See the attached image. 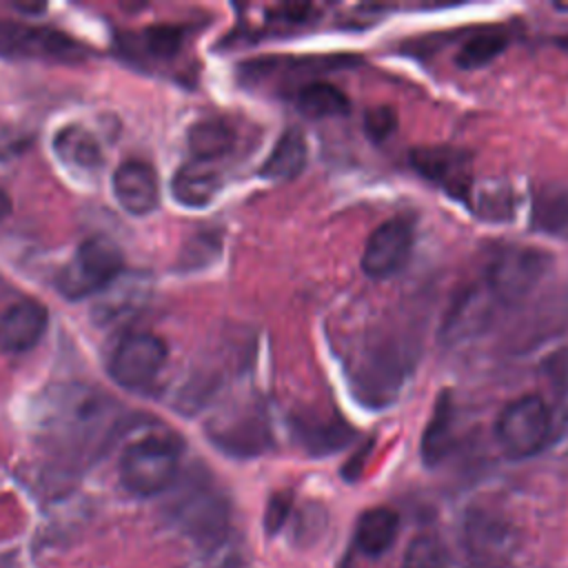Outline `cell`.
Here are the masks:
<instances>
[{
  "mask_svg": "<svg viewBox=\"0 0 568 568\" xmlns=\"http://www.w3.org/2000/svg\"><path fill=\"white\" fill-rule=\"evenodd\" d=\"M397 528H399V517L393 508H386V506L368 508L357 519L355 546L364 555L377 557L390 548V544L395 541Z\"/></svg>",
  "mask_w": 568,
  "mask_h": 568,
  "instance_id": "obj_19",
  "label": "cell"
},
{
  "mask_svg": "<svg viewBox=\"0 0 568 568\" xmlns=\"http://www.w3.org/2000/svg\"><path fill=\"white\" fill-rule=\"evenodd\" d=\"M368 448H371V444L366 446V450L362 448L346 466H344V477H348V479H355L357 475H359V470H362V459L366 457V453H368Z\"/></svg>",
  "mask_w": 568,
  "mask_h": 568,
  "instance_id": "obj_31",
  "label": "cell"
},
{
  "mask_svg": "<svg viewBox=\"0 0 568 568\" xmlns=\"http://www.w3.org/2000/svg\"><path fill=\"white\" fill-rule=\"evenodd\" d=\"M466 535H468V544L473 541L475 548H481V550H504L506 544H508V528L504 521L499 519H493L490 515H473L468 517V524H466Z\"/></svg>",
  "mask_w": 568,
  "mask_h": 568,
  "instance_id": "obj_26",
  "label": "cell"
},
{
  "mask_svg": "<svg viewBox=\"0 0 568 568\" xmlns=\"http://www.w3.org/2000/svg\"><path fill=\"white\" fill-rule=\"evenodd\" d=\"M364 129L368 138L382 142L397 129V113L390 106H373L364 113Z\"/></svg>",
  "mask_w": 568,
  "mask_h": 568,
  "instance_id": "obj_28",
  "label": "cell"
},
{
  "mask_svg": "<svg viewBox=\"0 0 568 568\" xmlns=\"http://www.w3.org/2000/svg\"><path fill=\"white\" fill-rule=\"evenodd\" d=\"M169 357L166 342L149 331L129 333L109 359L111 379L126 390L149 388Z\"/></svg>",
  "mask_w": 568,
  "mask_h": 568,
  "instance_id": "obj_7",
  "label": "cell"
},
{
  "mask_svg": "<svg viewBox=\"0 0 568 568\" xmlns=\"http://www.w3.org/2000/svg\"><path fill=\"white\" fill-rule=\"evenodd\" d=\"M495 304L497 302L484 282L464 288L455 297V302L450 304V308L444 317L442 339L448 344H455L459 339H466V337L484 331L493 315Z\"/></svg>",
  "mask_w": 568,
  "mask_h": 568,
  "instance_id": "obj_13",
  "label": "cell"
},
{
  "mask_svg": "<svg viewBox=\"0 0 568 568\" xmlns=\"http://www.w3.org/2000/svg\"><path fill=\"white\" fill-rule=\"evenodd\" d=\"M182 442L171 433H151L129 444L120 457V481L138 497H153L178 479Z\"/></svg>",
  "mask_w": 568,
  "mask_h": 568,
  "instance_id": "obj_2",
  "label": "cell"
},
{
  "mask_svg": "<svg viewBox=\"0 0 568 568\" xmlns=\"http://www.w3.org/2000/svg\"><path fill=\"white\" fill-rule=\"evenodd\" d=\"M410 164L450 197L464 200L470 206L473 171L470 158L464 151L453 146H417L410 151Z\"/></svg>",
  "mask_w": 568,
  "mask_h": 568,
  "instance_id": "obj_10",
  "label": "cell"
},
{
  "mask_svg": "<svg viewBox=\"0 0 568 568\" xmlns=\"http://www.w3.org/2000/svg\"><path fill=\"white\" fill-rule=\"evenodd\" d=\"M291 430L297 444L313 457L342 450L355 435V430L339 417H293Z\"/></svg>",
  "mask_w": 568,
  "mask_h": 568,
  "instance_id": "obj_15",
  "label": "cell"
},
{
  "mask_svg": "<svg viewBox=\"0 0 568 568\" xmlns=\"http://www.w3.org/2000/svg\"><path fill=\"white\" fill-rule=\"evenodd\" d=\"M171 524L202 548H215L229 530V504L206 479L191 477L169 504Z\"/></svg>",
  "mask_w": 568,
  "mask_h": 568,
  "instance_id": "obj_3",
  "label": "cell"
},
{
  "mask_svg": "<svg viewBox=\"0 0 568 568\" xmlns=\"http://www.w3.org/2000/svg\"><path fill=\"white\" fill-rule=\"evenodd\" d=\"M206 435L231 457H257L273 446V435L264 410L257 404H240L215 415L206 424Z\"/></svg>",
  "mask_w": 568,
  "mask_h": 568,
  "instance_id": "obj_6",
  "label": "cell"
},
{
  "mask_svg": "<svg viewBox=\"0 0 568 568\" xmlns=\"http://www.w3.org/2000/svg\"><path fill=\"white\" fill-rule=\"evenodd\" d=\"M189 151L193 160L215 162L235 144L233 129L222 120H202L189 129Z\"/></svg>",
  "mask_w": 568,
  "mask_h": 568,
  "instance_id": "obj_22",
  "label": "cell"
},
{
  "mask_svg": "<svg viewBox=\"0 0 568 568\" xmlns=\"http://www.w3.org/2000/svg\"><path fill=\"white\" fill-rule=\"evenodd\" d=\"M124 273V255L106 235L84 240L71 262L55 275V288L62 297L78 302L106 291Z\"/></svg>",
  "mask_w": 568,
  "mask_h": 568,
  "instance_id": "obj_4",
  "label": "cell"
},
{
  "mask_svg": "<svg viewBox=\"0 0 568 568\" xmlns=\"http://www.w3.org/2000/svg\"><path fill=\"white\" fill-rule=\"evenodd\" d=\"M532 224L539 233L568 240V184L544 186L535 195Z\"/></svg>",
  "mask_w": 568,
  "mask_h": 568,
  "instance_id": "obj_21",
  "label": "cell"
},
{
  "mask_svg": "<svg viewBox=\"0 0 568 568\" xmlns=\"http://www.w3.org/2000/svg\"><path fill=\"white\" fill-rule=\"evenodd\" d=\"M0 49L29 53V55L64 58V60H71L78 55V44L69 40L64 33H55L49 29L16 27V24H0Z\"/></svg>",
  "mask_w": 568,
  "mask_h": 568,
  "instance_id": "obj_14",
  "label": "cell"
},
{
  "mask_svg": "<svg viewBox=\"0 0 568 568\" xmlns=\"http://www.w3.org/2000/svg\"><path fill=\"white\" fill-rule=\"evenodd\" d=\"M222 189V173L213 166V162H202V160H191L184 162L173 180H171V193L173 197L189 209H202Z\"/></svg>",
  "mask_w": 568,
  "mask_h": 568,
  "instance_id": "obj_16",
  "label": "cell"
},
{
  "mask_svg": "<svg viewBox=\"0 0 568 568\" xmlns=\"http://www.w3.org/2000/svg\"><path fill=\"white\" fill-rule=\"evenodd\" d=\"M11 213V197L9 193L0 186V222Z\"/></svg>",
  "mask_w": 568,
  "mask_h": 568,
  "instance_id": "obj_33",
  "label": "cell"
},
{
  "mask_svg": "<svg viewBox=\"0 0 568 568\" xmlns=\"http://www.w3.org/2000/svg\"><path fill=\"white\" fill-rule=\"evenodd\" d=\"M211 568H248V564L242 559V557H226L222 561H217L215 566Z\"/></svg>",
  "mask_w": 568,
  "mask_h": 568,
  "instance_id": "obj_32",
  "label": "cell"
},
{
  "mask_svg": "<svg viewBox=\"0 0 568 568\" xmlns=\"http://www.w3.org/2000/svg\"><path fill=\"white\" fill-rule=\"evenodd\" d=\"M297 109L302 115L320 120V118H335L348 113V98L342 89L331 82H311L304 84L295 95Z\"/></svg>",
  "mask_w": 568,
  "mask_h": 568,
  "instance_id": "obj_23",
  "label": "cell"
},
{
  "mask_svg": "<svg viewBox=\"0 0 568 568\" xmlns=\"http://www.w3.org/2000/svg\"><path fill=\"white\" fill-rule=\"evenodd\" d=\"M552 435V417L539 395H521L504 406L495 422V437L510 459L541 453Z\"/></svg>",
  "mask_w": 568,
  "mask_h": 568,
  "instance_id": "obj_5",
  "label": "cell"
},
{
  "mask_svg": "<svg viewBox=\"0 0 568 568\" xmlns=\"http://www.w3.org/2000/svg\"><path fill=\"white\" fill-rule=\"evenodd\" d=\"M448 564L450 559L444 541L437 535L424 532L408 544L402 568H448Z\"/></svg>",
  "mask_w": 568,
  "mask_h": 568,
  "instance_id": "obj_25",
  "label": "cell"
},
{
  "mask_svg": "<svg viewBox=\"0 0 568 568\" xmlns=\"http://www.w3.org/2000/svg\"><path fill=\"white\" fill-rule=\"evenodd\" d=\"M413 226L404 217L382 222L364 244L362 271L373 280H386L399 273L413 255Z\"/></svg>",
  "mask_w": 568,
  "mask_h": 568,
  "instance_id": "obj_9",
  "label": "cell"
},
{
  "mask_svg": "<svg viewBox=\"0 0 568 568\" xmlns=\"http://www.w3.org/2000/svg\"><path fill=\"white\" fill-rule=\"evenodd\" d=\"M53 151L62 162L82 171H93L102 164V149L98 140L80 124L58 129L53 135Z\"/></svg>",
  "mask_w": 568,
  "mask_h": 568,
  "instance_id": "obj_20",
  "label": "cell"
},
{
  "mask_svg": "<svg viewBox=\"0 0 568 568\" xmlns=\"http://www.w3.org/2000/svg\"><path fill=\"white\" fill-rule=\"evenodd\" d=\"M184 40V31L175 24H155L144 31V47L153 58H173Z\"/></svg>",
  "mask_w": 568,
  "mask_h": 568,
  "instance_id": "obj_27",
  "label": "cell"
},
{
  "mask_svg": "<svg viewBox=\"0 0 568 568\" xmlns=\"http://www.w3.org/2000/svg\"><path fill=\"white\" fill-rule=\"evenodd\" d=\"M306 160L308 146L304 133L300 129H286L260 166V175L266 180H295L304 171Z\"/></svg>",
  "mask_w": 568,
  "mask_h": 568,
  "instance_id": "obj_18",
  "label": "cell"
},
{
  "mask_svg": "<svg viewBox=\"0 0 568 568\" xmlns=\"http://www.w3.org/2000/svg\"><path fill=\"white\" fill-rule=\"evenodd\" d=\"M291 506H293V495L288 490L275 493L268 499V506H266V513H264V528H266L268 535H275L284 526V521L291 513Z\"/></svg>",
  "mask_w": 568,
  "mask_h": 568,
  "instance_id": "obj_30",
  "label": "cell"
},
{
  "mask_svg": "<svg viewBox=\"0 0 568 568\" xmlns=\"http://www.w3.org/2000/svg\"><path fill=\"white\" fill-rule=\"evenodd\" d=\"M455 444V404L450 390H442L433 404L430 419L422 435V462L426 466L442 464Z\"/></svg>",
  "mask_w": 568,
  "mask_h": 568,
  "instance_id": "obj_17",
  "label": "cell"
},
{
  "mask_svg": "<svg viewBox=\"0 0 568 568\" xmlns=\"http://www.w3.org/2000/svg\"><path fill=\"white\" fill-rule=\"evenodd\" d=\"M118 204L131 215H149L160 204L158 173L149 162L126 160L122 162L111 180Z\"/></svg>",
  "mask_w": 568,
  "mask_h": 568,
  "instance_id": "obj_11",
  "label": "cell"
},
{
  "mask_svg": "<svg viewBox=\"0 0 568 568\" xmlns=\"http://www.w3.org/2000/svg\"><path fill=\"white\" fill-rule=\"evenodd\" d=\"M506 38L497 36V33H484V36H475L470 40H466L457 55H455V64L459 69L466 71H475L486 67L488 62H493L495 58H499V53L506 49Z\"/></svg>",
  "mask_w": 568,
  "mask_h": 568,
  "instance_id": "obj_24",
  "label": "cell"
},
{
  "mask_svg": "<svg viewBox=\"0 0 568 568\" xmlns=\"http://www.w3.org/2000/svg\"><path fill=\"white\" fill-rule=\"evenodd\" d=\"M415 346L404 337H371L348 364L346 375L355 397L371 408L393 404L415 368Z\"/></svg>",
  "mask_w": 568,
  "mask_h": 568,
  "instance_id": "obj_1",
  "label": "cell"
},
{
  "mask_svg": "<svg viewBox=\"0 0 568 568\" xmlns=\"http://www.w3.org/2000/svg\"><path fill=\"white\" fill-rule=\"evenodd\" d=\"M510 193L508 191H484L477 195V211L488 220L510 217Z\"/></svg>",
  "mask_w": 568,
  "mask_h": 568,
  "instance_id": "obj_29",
  "label": "cell"
},
{
  "mask_svg": "<svg viewBox=\"0 0 568 568\" xmlns=\"http://www.w3.org/2000/svg\"><path fill=\"white\" fill-rule=\"evenodd\" d=\"M550 260L535 248H504L488 264L484 284L497 304L521 302L544 277Z\"/></svg>",
  "mask_w": 568,
  "mask_h": 568,
  "instance_id": "obj_8",
  "label": "cell"
},
{
  "mask_svg": "<svg viewBox=\"0 0 568 568\" xmlns=\"http://www.w3.org/2000/svg\"><path fill=\"white\" fill-rule=\"evenodd\" d=\"M49 326V311L38 300H22L0 313V351L20 355L31 351Z\"/></svg>",
  "mask_w": 568,
  "mask_h": 568,
  "instance_id": "obj_12",
  "label": "cell"
}]
</instances>
